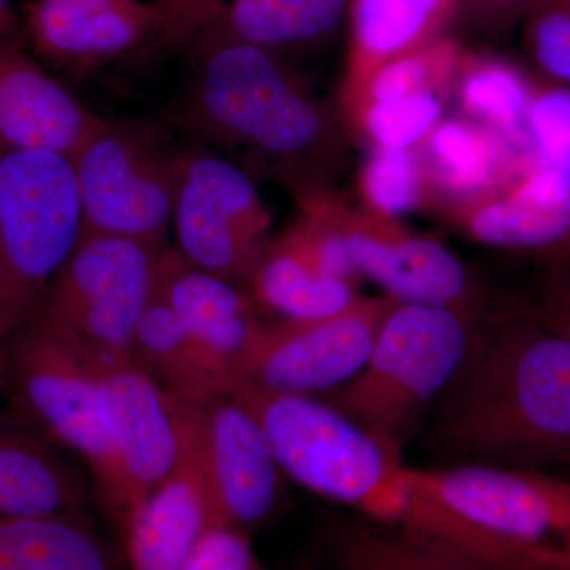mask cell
I'll list each match as a JSON object with an SVG mask.
<instances>
[{
	"label": "cell",
	"instance_id": "8d00e7d4",
	"mask_svg": "<svg viewBox=\"0 0 570 570\" xmlns=\"http://www.w3.org/2000/svg\"><path fill=\"white\" fill-rule=\"evenodd\" d=\"M22 325H24V322H22L18 307L14 305L13 296H11L2 255H0V343Z\"/></svg>",
	"mask_w": 570,
	"mask_h": 570
},
{
	"label": "cell",
	"instance_id": "4dcf8cb0",
	"mask_svg": "<svg viewBox=\"0 0 570 570\" xmlns=\"http://www.w3.org/2000/svg\"><path fill=\"white\" fill-rule=\"evenodd\" d=\"M362 187L367 204L385 216H403L417 206L422 175L412 151L377 148L365 165Z\"/></svg>",
	"mask_w": 570,
	"mask_h": 570
},
{
	"label": "cell",
	"instance_id": "603a6c76",
	"mask_svg": "<svg viewBox=\"0 0 570 570\" xmlns=\"http://www.w3.org/2000/svg\"><path fill=\"white\" fill-rule=\"evenodd\" d=\"M0 570H127L85 512L0 515Z\"/></svg>",
	"mask_w": 570,
	"mask_h": 570
},
{
	"label": "cell",
	"instance_id": "9a60e30c",
	"mask_svg": "<svg viewBox=\"0 0 570 570\" xmlns=\"http://www.w3.org/2000/svg\"><path fill=\"white\" fill-rule=\"evenodd\" d=\"M157 292L236 387L242 385L265 328L258 321L253 296L186 264L171 246L160 261Z\"/></svg>",
	"mask_w": 570,
	"mask_h": 570
},
{
	"label": "cell",
	"instance_id": "5bb4252c",
	"mask_svg": "<svg viewBox=\"0 0 570 570\" xmlns=\"http://www.w3.org/2000/svg\"><path fill=\"white\" fill-rule=\"evenodd\" d=\"M22 14L33 51L77 73L164 43V11L154 0H29Z\"/></svg>",
	"mask_w": 570,
	"mask_h": 570
},
{
	"label": "cell",
	"instance_id": "484cf974",
	"mask_svg": "<svg viewBox=\"0 0 570 570\" xmlns=\"http://www.w3.org/2000/svg\"><path fill=\"white\" fill-rule=\"evenodd\" d=\"M428 153L439 183L460 195L493 189L505 176L524 175L534 154L482 124L439 122L428 137Z\"/></svg>",
	"mask_w": 570,
	"mask_h": 570
},
{
	"label": "cell",
	"instance_id": "7a4b0ae2",
	"mask_svg": "<svg viewBox=\"0 0 570 570\" xmlns=\"http://www.w3.org/2000/svg\"><path fill=\"white\" fill-rule=\"evenodd\" d=\"M404 528L483 570H570V478L534 469L404 468Z\"/></svg>",
	"mask_w": 570,
	"mask_h": 570
},
{
	"label": "cell",
	"instance_id": "4fadbf2b",
	"mask_svg": "<svg viewBox=\"0 0 570 570\" xmlns=\"http://www.w3.org/2000/svg\"><path fill=\"white\" fill-rule=\"evenodd\" d=\"M99 407L121 471L129 521L149 491L181 466V409L132 360L100 362Z\"/></svg>",
	"mask_w": 570,
	"mask_h": 570
},
{
	"label": "cell",
	"instance_id": "44dd1931",
	"mask_svg": "<svg viewBox=\"0 0 570 570\" xmlns=\"http://www.w3.org/2000/svg\"><path fill=\"white\" fill-rule=\"evenodd\" d=\"M321 557L330 570H483L433 535L356 513L326 523Z\"/></svg>",
	"mask_w": 570,
	"mask_h": 570
},
{
	"label": "cell",
	"instance_id": "ac0fdd59",
	"mask_svg": "<svg viewBox=\"0 0 570 570\" xmlns=\"http://www.w3.org/2000/svg\"><path fill=\"white\" fill-rule=\"evenodd\" d=\"M468 228L483 245L570 269V175L534 160L508 194L469 217Z\"/></svg>",
	"mask_w": 570,
	"mask_h": 570
},
{
	"label": "cell",
	"instance_id": "83f0119b",
	"mask_svg": "<svg viewBox=\"0 0 570 570\" xmlns=\"http://www.w3.org/2000/svg\"><path fill=\"white\" fill-rule=\"evenodd\" d=\"M460 94L464 108L482 126L532 153L528 118L534 92L515 67L494 59L469 63Z\"/></svg>",
	"mask_w": 570,
	"mask_h": 570
},
{
	"label": "cell",
	"instance_id": "e0dca14e",
	"mask_svg": "<svg viewBox=\"0 0 570 570\" xmlns=\"http://www.w3.org/2000/svg\"><path fill=\"white\" fill-rule=\"evenodd\" d=\"M356 276L401 303L455 307L471 314L474 283L452 250L433 239L379 228H343Z\"/></svg>",
	"mask_w": 570,
	"mask_h": 570
},
{
	"label": "cell",
	"instance_id": "8fae6325",
	"mask_svg": "<svg viewBox=\"0 0 570 570\" xmlns=\"http://www.w3.org/2000/svg\"><path fill=\"white\" fill-rule=\"evenodd\" d=\"M178 404L184 455L204 482L217 524L249 532L265 523L279 502L283 471L253 412L234 392Z\"/></svg>",
	"mask_w": 570,
	"mask_h": 570
},
{
	"label": "cell",
	"instance_id": "ba28073f",
	"mask_svg": "<svg viewBox=\"0 0 570 570\" xmlns=\"http://www.w3.org/2000/svg\"><path fill=\"white\" fill-rule=\"evenodd\" d=\"M181 154L151 124L100 118L71 154L82 234L168 246Z\"/></svg>",
	"mask_w": 570,
	"mask_h": 570
},
{
	"label": "cell",
	"instance_id": "8992f818",
	"mask_svg": "<svg viewBox=\"0 0 570 570\" xmlns=\"http://www.w3.org/2000/svg\"><path fill=\"white\" fill-rule=\"evenodd\" d=\"M471 314L393 302L362 373L332 392L333 406L396 459L419 420L463 371L479 340Z\"/></svg>",
	"mask_w": 570,
	"mask_h": 570
},
{
	"label": "cell",
	"instance_id": "ab89813d",
	"mask_svg": "<svg viewBox=\"0 0 570 570\" xmlns=\"http://www.w3.org/2000/svg\"><path fill=\"white\" fill-rule=\"evenodd\" d=\"M292 570H317L313 564H307V562H303V564L295 566Z\"/></svg>",
	"mask_w": 570,
	"mask_h": 570
},
{
	"label": "cell",
	"instance_id": "74e56055",
	"mask_svg": "<svg viewBox=\"0 0 570 570\" xmlns=\"http://www.w3.org/2000/svg\"><path fill=\"white\" fill-rule=\"evenodd\" d=\"M22 36L24 29L11 7V0H0V39L21 41Z\"/></svg>",
	"mask_w": 570,
	"mask_h": 570
},
{
	"label": "cell",
	"instance_id": "e575fe53",
	"mask_svg": "<svg viewBox=\"0 0 570 570\" xmlns=\"http://www.w3.org/2000/svg\"><path fill=\"white\" fill-rule=\"evenodd\" d=\"M165 17L163 47H193L228 0H156Z\"/></svg>",
	"mask_w": 570,
	"mask_h": 570
},
{
	"label": "cell",
	"instance_id": "52a82bcc",
	"mask_svg": "<svg viewBox=\"0 0 570 570\" xmlns=\"http://www.w3.org/2000/svg\"><path fill=\"white\" fill-rule=\"evenodd\" d=\"M82 232L71 157L0 141V255L24 324L40 313Z\"/></svg>",
	"mask_w": 570,
	"mask_h": 570
},
{
	"label": "cell",
	"instance_id": "7402d4cb",
	"mask_svg": "<svg viewBox=\"0 0 570 570\" xmlns=\"http://www.w3.org/2000/svg\"><path fill=\"white\" fill-rule=\"evenodd\" d=\"M132 362L183 403H200L236 389L232 377L190 336L157 285L135 332Z\"/></svg>",
	"mask_w": 570,
	"mask_h": 570
},
{
	"label": "cell",
	"instance_id": "f35d334b",
	"mask_svg": "<svg viewBox=\"0 0 570 570\" xmlns=\"http://www.w3.org/2000/svg\"><path fill=\"white\" fill-rule=\"evenodd\" d=\"M480 2H485V6L509 17H524L539 0H480Z\"/></svg>",
	"mask_w": 570,
	"mask_h": 570
},
{
	"label": "cell",
	"instance_id": "277c9868",
	"mask_svg": "<svg viewBox=\"0 0 570 570\" xmlns=\"http://www.w3.org/2000/svg\"><path fill=\"white\" fill-rule=\"evenodd\" d=\"M100 362L36 316L0 343V406L88 466L94 494L122 534L129 512L121 471L100 415Z\"/></svg>",
	"mask_w": 570,
	"mask_h": 570
},
{
	"label": "cell",
	"instance_id": "d6a6232c",
	"mask_svg": "<svg viewBox=\"0 0 570 570\" xmlns=\"http://www.w3.org/2000/svg\"><path fill=\"white\" fill-rule=\"evenodd\" d=\"M528 134L535 160L570 175V88L534 92Z\"/></svg>",
	"mask_w": 570,
	"mask_h": 570
},
{
	"label": "cell",
	"instance_id": "f1b7e54d",
	"mask_svg": "<svg viewBox=\"0 0 570 570\" xmlns=\"http://www.w3.org/2000/svg\"><path fill=\"white\" fill-rule=\"evenodd\" d=\"M459 61V47L438 37L415 50L389 59L367 73L362 80L367 85V100L382 102L434 91V85L444 81Z\"/></svg>",
	"mask_w": 570,
	"mask_h": 570
},
{
	"label": "cell",
	"instance_id": "1f68e13d",
	"mask_svg": "<svg viewBox=\"0 0 570 570\" xmlns=\"http://www.w3.org/2000/svg\"><path fill=\"white\" fill-rule=\"evenodd\" d=\"M524 41L540 71L570 85V0H539L524 14Z\"/></svg>",
	"mask_w": 570,
	"mask_h": 570
},
{
	"label": "cell",
	"instance_id": "ffe728a7",
	"mask_svg": "<svg viewBox=\"0 0 570 570\" xmlns=\"http://www.w3.org/2000/svg\"><path fill=\"white\" fill-rule=\"evenodd\" d=\"M66 453L0 406V515L85 512L94 487Z\"/></svg>",
	"mask_w": 570,
	"mask_h": 570
},
{
	"label": "cell",
	"instance_id": "d590c367",
	"mask_svg": "<svg viewBox=\"0 0 570 570\" xmlns=\"http://www.w3.org/2000/svg\"><path fill=\"white\" fill-rule=\"evenodd\" d=\"M521 316L531 318L570 343V269L557 268Z\"/></svg>",
	"mask_w": 570,
	"mask_h": 570
},
{
	"label": "cell",
	"instance_id": "30bf717a",
	"mask_svg": "<svg viewBox=\"0 0 570 570\" xmlns=\"http://www.w3.org/2000/svg\"><path fill=\"white\" fill-rule=\"evenodd\" d=\"M268 225L247 171L209 151H183L171 230L186 264L249 294L268 249Z\"/></svg>",
	"mask_w": 570,
	"mask_h": 570
},
{
	"label": "cell",
	"instance_id": "2e32d148",
	"mask_svg": "<svg viewBox=\"0 0 570 570\" xmlns=\"http://www.w3.org/2000/svg\"><path fill=\"white\" fill-rule=\"evenodd\" d=\"M100 118L31 58L22 41L0 39V141L71 157Z\"/></svg>",
	"mask_w": 570,
	"mask_h": 570
},
{
	"label": "cell",
	"instance_id": "5b68a950",
	"mask_svg": "<svg viewBox=\"0 0 570 570\" xmlns=\"http://www.w3.org/2000/svg\"><path fill=\"white\" fill-rule=\"evenodd\" d=\"M234 393L264 428L283 474L356 515L403 527L406 464L365 428L314 396L269 392L249 382Z\"/></svg>",
	"mask_w": 570,
	"mask_h": 570
},
{
	"label": "cell",
	"instance_id": "3957f363",
	"mask_svg": "<svg viewBox=\"0 0 570 570\" xmlns=\"http://www.w3.org/2000/svg\"><path fill=\"white\" fill-rule=\"evenodd\" d=\"M183 104L186 126L202 140L292 174L324 149L321 104L276 52L202 37Z\"/></svg>",
	"mask_w": 570,
	"mask_h": 570
},
{
	"label": "cell",
	"instance_id": "9c48e42d",
	"mask_svg": "<svg viewBox=\"0 0 570 570\" xmlns=\"http://www.w3.org/2000/svg\"><path fill=\"white\" fill-rule=\"evenodd\" d=\"M168 246L82 234L37 316L102 362L132 360L135 332Z\"/></svg>",
	"mask_w": 570,
	"mask_h": 570
},
{
	"label": "cell",
	"instance_id": "d4e9b609",
	"mask_svg": "<svg viewBox=\"0 0 570 570\" xmlns=\"http://www.w3.org/2000/svg\"><path fill=\"white\" fill-rule=\"evenodd\" d=\"M456 3L459 0H351L352 77L363 80L389 59L438 39Z\"/></svg>",
	"mask_w": 570,
	"mask_h": 570
},
{
	"label": "cell",
	"instance_id": "4316f807",
	"mask_svg": "<svg viewBox=\"0 0 570 570\" xmlns=\"http://www.w3.org/2000/svg\"><path fill=\"white\" fill-rule=\"evenodd\" d=\"M255 305L281 321H316L356 302L354 283L325 275L292 239L268 246L250 287Z\"/></svg>",
	"mask_w": 570,
	"mask_h": 570
},
{
	"label": "cell",
	"instance_id": "6da1fadb",
	"mask_svg": "<svg viewBox=\"0 0 570 570\" xmlns=\"http://www.w3.org/2000/svg\"><path fill=\"white\" fill-rule=\"evenodd\" d=\"M431 438L453 464L570 475L569 341L521 314L479 336Z\"/></svg>",
	"mask_w": 570,
	"mask_h": 570
},
{
	"label": "cell",
	"instance_id": "cb8c5ba5",
	"mask_svg": "<svg viewBox=\"0 0 570 570\" xmlns=\"http://www.w3.org/2000/svg\"><path fill=\"white\" fill-rule=\"evenodd\" d=\"M351 0H228L202 37L239 41L283 55L328 39Z\"/></svg>",
	"mask_w": 570,
	"mask_h": 570
},
{
	"label": "cell",
	"instance_id": "d6986e66",
	"mask_svg": "<svg viewBox=\"0 0 570 570\" xmlns=\"http://www.w3.org/2000/svg\"><path fill=\"white\" fill-rule=\"evenodd\" d=\"M217 524L208 493L184 455L174 475L149 491L124 528L127 570H181Z\"/></svg>",
	"mask_w": 570,
	"mask_h": 570
},
{
	"label": "cell",
	"instance_id": "836d02e7",
	"mask_svg": "<svg viewBox=\"0 0 570 570\" xmlns=\"http://www.w3.org/2000/svg\"><path fill=\"white\" fill-rule=\"evenodd\" d=\"M181 570H268L255 553L249 534L228 527L206 532Z\"/></svg>",
	"mask_w": 570,
	"mask_h": 570
},
{
	"label": "cell",
	"instance_id": "7c38bea8",
	"mask_svg": "<svg viewBox=\"0 0 570 570\" xmlns=\"http://www.w3.org/2000/svg\"><path fill=\"white\" fill-rule=\"evenodd\" d=\"M393 302L356 299L333 316L265 325L245 382L303 396L344 387L365 367Z\"/></svg>",
	"mask_w": 570,
	"mask_h": 570
},
{
	"label": "cell",
	"instance_id": "f546056e",
	"mask_svg": "<svg viewBox=\"0 0 570 570\" xmlns=\"http://www.w3.org/2000/svg\"><path fill=\"white\" fill-rule=\"evenodd\" d=\"M442 112L441 97L436 91H425L367 104L363 124L379 148L412 151L436 129Z\"/></svg>",
	"mask_w": 570,
	"mask_h": 570
},
{
	"label": "cell",
	"instance_id": "60d3db41",
	"mask_svg": "<svg viewBox=\"0 0 570 570\" xmlns=\"http://www.w3.org/2000/svg\"><path fill=\"white\" fill-rule=\"evenodd\" d=\"M154 2H156V0H154Z\"/></svg>",
	"mask_w": 570,
	"mask_h": 570
}]
</instances>
